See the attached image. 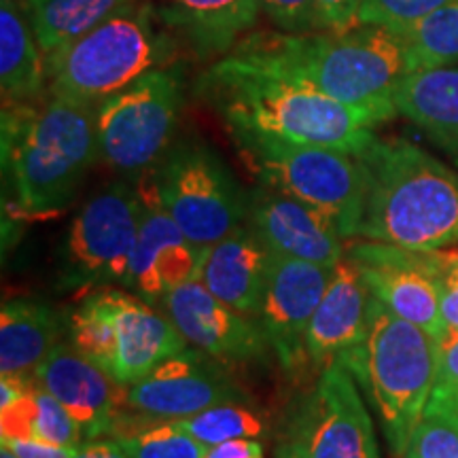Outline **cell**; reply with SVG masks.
<instances>
[{
  "mask_svg": "<svg viewBox=\"0 0 458 458\" xmlns=\"http://www.w3.org/2000/svg\"><path fill=\"white\" fill-rule=\"evenodd\" d=\"M199 89L227 128H242L300 145L360 156L376 140L382 114L329 98L312 85L242 55H225Z\"/></svg>",
  "mask_w": 458,
  "mask_h": 458,
  "instance_id": "1",
  "label": "cell"
},
{
  "mask_svg": "<svg viewBox=\"0 0 458 458\" xmlns=\"http://www.w3.org/2000/svg\"><path fill=\"white\" fill-rule=\"evenodd\" d=\"M232 54L276 68L329 98L368 108L385 119L397 114L394 91L411 72L403 38L382 26H357L348 32L250 34Z\"/></svg>",
  "mask_w": 458,
  "mask_h": 458,
  "instance_id": "2",
  "label": "cell"
},
{
  "mask_svg": "<svg viewBox=\"0 0 458 458\" xmlns=\"http://www.w3.org/2000/svg\"><path fill=\"white\" fill-rule=\"evenodd\" d=\"M96 159L94 105L49 94L43 105L3 106V168L21 216L60 213Z\"/></svg>",
  "mask_w": 458,
  "mask_h": 458,
  "instance_id": "3",
  "label": "cell"
},
{
  "mask_svg": "<svg viewBox=\"0 0 458 458\" xmlns=\"http://www.w3.org/2000/svg\"><path fill=\"white\" fill-rule=\"evenodd\" d=\"M359 236L433 253L458 246V174L408 140H374Z\"/></svg>",
  "mask_w": 458,
  "mask_h": 458,
  "instance_id": "4",
  "label": "cell"
},
{
  "mask_svg": "<svg viewBox=\"0 0 458 458\" xmlns=\"http://www.w3.org/2000/svg\"><path fill=\"white\" fill-rule=\"evenodd\" d=\"M380 418L393 454L403 456L437 385L439 340L369 300L360 340L340 359Z\"/></svg>",
  "mask_w": 458,
  "mask_h": 458,
  "instance_id": "5",
  "label": "cell"
},
{
  "mask_svg": "<svg viewBox=\"0 0 458 458\" xmlns=\"http://www.w3.org/2000/svg\"><path fill=\"white\" fill-rule=\"evenodd\" d=\"M159 20L153 4L134 0L77 41L47 54V91L98 106L165 66L174 45Z\"/></svg>",
  "mask_w": 458,
  "mask_h": 458,
  "instance_id": "6",
  "label": "cell"
},
{
  "mask_svg": "<svg viewBox=\"0 0 458 458\" xmlns=\"http://www.w3.org/2000/svg\"><path fill=\"white\" fill-rule=\"evenodd\" d=\"M238 156L261 185L331 215L348 240L359 236L368 176L357 156L300 145L242 128H227Z\"/></svg>",
  "mask_w": 458,
  "mask_h": 458,
  "instance_id": "7",
  "label": "cell"
},
{
  "mask_svg": "<svg viewBox=\"0 0 458 458\" xmlns=\"http://www.w3.org/2000/svg\"><path fill=\"white\" fill-rule=\"evenodd\" d=\"M182 108L176 68L147 72L96 106L98 153L108 168L136 181L168 156Z\"/></svg>",
  "mask_w": 458,
  "mask_h": 458,
  "instance_id": "8",
  "label": "cell"
},
{
  "mask_svg": "<svg viewBox=\"0 0 458 458\" xmlns=\"http://www.w3.org/2000/svg\"><path fill=\"white\" fill-rule=\"evenodd\" d=\"M274 458H380L374 420L340 360L320 369L314 386L289 411Z\"/></svg>",
  "mask_w": 458,
  "mask_h": 458,
  "instance_id": "9",
  "label": "cell"
},
{
  "mask_svg": "<svg viewBox=\"0 0 458 458\" xmlns=\"http://www.w3.org/2000/svg\"><path fill=\"white\" fill-rule=\"evenodd\" d=\"M139 219L136 185L114 181L94 193L68 229L57 274L62 289L77 293L108 289L111 284L128 289Z\"/></svg>",
  "mask_w": 458,
  "mask_h": 458,
  "instance_id": "10",
  "label": "cell"
},
{
  "mask_svg": "<svg viewBox=\"0 0 458 458\" xmlns=\"http://www.w3.org/2000/svg\"><path fill=\"white\" fill-rule=\"evenodd\" d=\"M153 174L165 210L193 244L210 249L244 223L246 193L202 142L172 147Z\"/></svg>",
  "mask_w": 458,
  "mask_h": 458,
  "instance_id": "11",
  "label": "cell"
},
{
  "mask_svg": "<svg viewBox=\"0 0 458 458\" xmlns=\"http://www.w3.org/2000/svg\"><path fill=\"white\" fill-rule=\"evenodd\" d=\"M346 255L359 267L371 297L439 342L444 340L448 334L442 317L444 266L437 257L363 238L348 240Z\"/></svg>",
  "mask_w": 458,
  "mask_h": 458,
  "instance_id": "12",
  "label": "cell"
},
{
  "mask_svg": "<svg viewBox=\"0 0 458 458\" xmlns=\"http://www.w3.org/2000/svg\"><path fill=\"white\" fill-rule=\"evenodd\" d=\"M134 185L140 199V219L128 289L157 306L176 286L199 278L208 249L193 244L172 219L159 198L153 170L139 176Z\"/></svg>",
  "mask_w": 458,
  "mask_h": 458,
  "instance_id": "13",
  "label": "cell"
},
{
  "mask_svg": "<svg viewBox=\"0 0 458 458\" xmlns=\"http://www.w3.org/2000/svg\"><path fill=\"white\" fill-rule=\"evenodd\" d=\"M227 401H249V394L223 368V360L189 346L125 386V408L151 418L179 420Z\"/></svg>",
  "mask_w": 458,
  "mask_h": 458,
  "instance_id": "14",
  "label": "cell"
},
{
  "mask_svg": "<svg viewBox=\"0 0 458 458\" xmlns=\"http://www.w3.org/2000/svg\"><path fill=\"white\" fill-rule=\"evenodd\" d=\"M331 276L334 267L272 250L259 325L280 368L289 374L310 365L306 351L308 327Z\"/></svg>",
  "mask_w": 458,
  "mask_h": 458,
  "instance_id": "15",
  "label": "cell"
},
{
  "mask_svg": "<svg viewBox=\"0 0 458 458\" xmlns=\"http://www.w3.org/2000/svg\"><path fill=\"white\" fill-rule=\"evenodd\" d=\"M162 306L193 348L223 363H249L267 357L270 344L261 325L210 293L199 278L170 291Z\"/></svg>",
  "mask_w": 458,
  "mask_h": 458,
  "instance_id": "16",
  "label": "cell"
},
{
  "mask_svg": "<svg viewBox=\"0 0 458 458\" xmlns=\"http://www.w3.org/2000/svg\"><path fill=\"white\" fill-rule=\"evenodd\" d=\"M246 221L274 253L325 267H335L346 255L334 216L261 182L246 193Z\"/></svg>",
  "mask_w": 458,
  "mask_h": 458,
  "instance_id": "17",
  "label": "cell"
},
{
  "mask_svg": "<svg viewBox=\"0 0 458 458\" xmlns=\"http://www.w3.org/2000/svg\"><path fill=\"white\" fill-rule=\"evenodd\" d=\"M32 377L64 405L85 439L113 435L128 411L125 386L117 385L72 344H57Z\"/></svg>",
  "mask_w": 458,
  "mask_h": 458,
  "instance_id": "18",
  "label": "cell"
},
{
  "mask_svg": "<svg viewBox=\"0 0 458 458\" xmlns=\"http://www.w3.org/2000/svg\"><path fill=\"white\" fill-rule=\"evenodd\" d=\"M105 297L114 327L111 377L117 385H134L162 360L189 346L168 314L157 312L142 297L117 289H105Z\"/></svg>",
  "mask_w": 458,
  "mask_h": 458,
  "instance_id": "19",
  "label": "cell"
},
{
  "mask_svg": "<svg viewBox=\"0 0 458 458\" xmlns=\"http://www.w3.org/2000/svg\"><path fill=\"white\" fill-rule=\"evenodd\" d=\"M270 261V246L250 223H242L206 250L199 280L221 301L259 323Z\"/></svg>",
  "mask_w": 458,
  "mask_h": 458,
  "instance_id": "20",
  "label": "cell"
},
{
  "mask_svg": "<svg viewBox=\"0 0 458 458\" xmlns=\"http://www.w3.org/2000/svg\"><path fill=\"white\" fill-rule=\"evenodd\" d=\"M371 293L348 255L334 267L327 291L308 327V360L318 371L340 360L360 340L368 323Z\"/></svg>",
  "mask_w": 458,
  "mask_h": 458,
  "instance_id": "21",
  "label": "cell"
},
{
  "mask_svg": "<svg viewBox=\"0 0 458 458\" xmlns=\"http://www.w3.org/2000/svg\"><path fill=\"white\" fill-rule=\"evenodd\" d=\"M165 24L179 30L202 57H225L253 30L261 15L259 0H168Z\"/></svg>",
  "mask_w": 458,
  "mask_h": 458,
  "instance_id": "22",
  "label": "cell"
},
{
  "mask_svg": "<svg viewBox=\"0 0 458 458\" xmlns=\"http://www.w3.org/2000/svg\"><path fill=\"white\" fill-rule=\"evenodd\" d=\"M0 433L3 437L41 439L66 448L85 442L64 405L34 377H0Z\"/></svg>",
  "mask_w": 458,
  "mask_h": 458,
  "instance_id": "23",
  "label": "cell"
},
{
  "mask_svg": "<svg viewBox=\"0 0 458 458\" xmlns=\"http://www.w3.org/2000/svg\"><path fill=\"white\" fill-rule=\"evenodd\" d=\"M394 108L458 159V66L408 72L394 91Z\"/></svg>",
  "mask_w": 458,
  "mask_h": 458,
  "instance_id": "24",
  "label": "cell"
},
{
  "mask_svg": "<svg viewBox=\"0 0 458 458\" xmlns=\"http://www.w3.org/2000/svg\"><path fill=\"white\" fill-rule=\"evenodd\" d=\"M0 88L4 105H32L47 88L45 54L26 0H0Z\"/></svg>",
  "mask_w": 458,
  "mask_h": 458,
  "instance_id": "25",
  "label": "cell"
},
{
  "mask_svg": "<svg viewBox=\"0 0 458 458\" xmlns=\"http://www.w3.org/2000/svg\"><path fill=\"white\" fill-rule=\"evenodd\" d=\"M60 317L34 300H9L0 310V377H32L60 344Z\"/></svg>",
  "mask_w": 458,
  "mask_h": 458,
  "instance_id": "26",
  "label": "cell"
},
{
  "mask_svg": "<svg viewBox=\"0 0 458 458\" xmlns=\"http://www.w3.org/2000/svg\"><path fill=\"white\" fill-rule=\"evenodd\" d=\"M134 0H47L30 9L32 30L45 55L98 28Z\"/></svg>",
  "mask_w": 458,
  "mask_h": 458,
  "instance_id": "27",
  "label": "cell"
},
{
  "mask_svg": "<svg viewBox=\"0 0 458 458\" xmlns=\"http://www.w3.org/2000/svg\"><path fill=\"white\" fill-rule=\"evenodd\" d=\"M113 437L130 458H206L208 445L193 437L174 418L123 414Z\"/></svg>",
  "mask_w": 458,
  "mask_h": 458,
  "instance_id": "28",
  "label": "cell"
},
{
  "mask_svg": "<svg viewBox=\"0 0 458 458\" xmlns=\"http://www.w3.org/2000/svg\"><path fill=\"white\" fill-rule=\"evenodd\" d=\"M408 47L411 72L458 64V0L397 32Z\"/></svg>",
  "mask_w": 458,
  "mask_h": 458,
  "instance_id": "29",
  "label": "cell"
},
{
  "mask_svg": "<svg viewBox=\"0 0 458 458\" xmlns=\"http://www.w3.org/2000/svg\"><path fill=\"white\" fill-rule=\"evenodd\" d=\"M179 422L208 448L233 439H261L270 433L266 416L249 401H227L193 416L179 418Z\"/></svg>",
  "mask_w": 458,
  "mask_h": 458,
  "instance_id": "30",
  "label": "cell"
},
{
  "mask_svg": "<svg viewBox=\"0 0 458 458\" xmlns=\"http://www.w3.org/2000/svg\"><path fill=\"white\" fill-rule=\"evenodd\" d=\"M68 335L71 344L79 352L94 360L111 376L114 359V327L111 312H108L105 289L91 291L79 303L77 310L68 320Z\"/></svg>",
  "mask_w": 458,
  "mask_h": 458,
  "instance_id": "31",
  "label": "cell"
},
{
  "mask_svg": "<svg viewBox=\"0 0 458 458\" xmlns=\"http://www.w3.org/2000/svg\"><path fill=\"white\" fill-rule=\"evenodd\" d=\"M403 458H458V411L437 394L428 399Z\"/></svg>",
  "mask_w": 458,
  "mask_h": 458,
  "instance_id": "32",
  "label": "cell"
},
{
  "mask_svg": "<svg viewBox=\"0 0 458 458\" xmlns=\"http://www.w3.org/2000/svg\"><path fill=\"white\" fill-rule=\"evenodd\" d=\"M454 0H363L359 11L360 26H382L399 32Z\"/></svg>",
  "mask_w": 458,
  "mask_h": 458,
  "instance_id": "33",
  "label": "cell"
},
{
  "mask_svg": "<svg viewBox=\"0 0 458 458\" xmlns=\"http://www.w3.org/2000/svg\"><path fill=\"white\" fill-rule=\"evenodd\" d=\"M261 13L280 32L308 34L325 30L320 21L317 0H259Z\"/></svg>",
  "mask_w": 458,
  "mask_h": 458,
  "instance_id": "34",
  "label": "cell"
},
{
  "mask_svg": "<svg viewBox=\"0 0 458 458\" xmlns=\"http://www.w3.org/2000/svg\"><path fill=\"white\" fill-rule=\"evenodd\" d=\"M363 0H317L323 28L329 32H348L359 24V11Z\"/></svg>",
  "mask_w": 458,
  "mask_h": 458,
  "instance_id": "35",
  "label": "cell"
},
{
  "mask_svg": "<svg viewBox=\"0 0 458 458\" xmlns=\"http://www.w3.org/2000/svg\"><path fill=\"white\" fill-rule=\"evenodd\" d=\"M3 448L13 452L17 458H72L77 448L55 445L41 439H15L3 437Z\"/></svg>",
  "mask_w": 458,
  "mask_h": 458,
  "instance_id": "36",
  "label": "cell"
},
{
  "mask_svg": "<svg viewBox=\"0 0 458 458\" xmlns=\"http://www.w3.org/2000/svg\"><path fill=\"white\" fill-rule=\"evenodd\" d=\"M435 388L439 391L458 388V334H445L439 342V371Z\"/></svg>",
  "mask_w": 458,
  "mask_h": 458,
  "instance_id": "37",
  "label": "cell"
},
{
  "mask_svg": "<svg viewBox=\"0 0 458 458\" xmlns=\"http://www.w3.org/2000/svg\"><path fill=\"white\" fill-rule=\"evenodd\" d=\"M442 317L448 334H458V266H444Z\"/></svg>",
  "mask_w": 458,
  "mask_h": 458,
  "instance_id": "38",
  "label": "cell"
},
{
  "mask_svg": "<svg viewBox=\"0 0 458 458\" xmlns=\"http://www.w3.org/2000/svg\"><path fill=\"white\" fill-rule=\"evenodd\" d=\"M206 458H266L259 439H233L213 445Z\"/></svg>",
  "mask_w": 458,
  "mask_h": 458,
  "instance_id": "39",
  "label": "cell"
},
{
  "mask_svg": "<svg viewBox=\"0 0 458 458\" xmlns=\"http://www.w3.org/2000/svg\"><path fill=\"white\" fill-rule=\"evenodd\" d=\"M72 458H130L122 448V444L114 437H96L85 439L81 445H77Z\"/></svg>",
  "mask_w": 458,
  "mask_h": 458,
  "instance_id": "40",
  "label": "cell"
},
{
  "mask_svg": "<svg viewBox=\"0 0 458 458\" xmlns=\"http://www.w3.org/2000/svg\"><path fill=\"white\" fill-rule=\"evenodd\" d=\"M433 255L437 257V261L442 266H458V246H450V249L433 250Z\"/></svg>",
  "mask_w": 458,
  "mask_h": 458,
  "instance_id": "41",
  "label": "cell"
},
{
  "mask_svg": "<svg viewBox=\"0 0 458 458\" xmlns=\"http://www.w3.org/2000/svg\"><path fill=\"white\" fill-rule=\"evenodd\" d=\"M433 394L442 397L452 410L458 411V388H452V391H439V388H435Z\"/></svg>",
  "mask_w": 458,
  "mask_h": 458,
  "instance_id": "42",
  "label": "cell"
},
{
  "mask_svg": "<svg viewBox=\"0 0 458 458\" xmlns=\"http://www.w3.org/2000/svg\"><path fill=\"white\" fill-rule=\"evenodd\" d=\"M26 3H28V9H37V7H41V4L47 3V0H26Z\"/></svg>",
  "mask_w": 458,
  "mask_h": 458,
  "instance_id": "43",
  "label": "cell"
},
{
  "mask_svg": "<svg viewBox=\"0 0 458 458\" xmlns=\"http://www.w3.org/2000/svg\"><path fill=\"white\" fill-rule=\"evenodd\" d=\"M0 458H17L13 452H9L7 448H0Z\"/></svg>",
  "mask_w": 458,
  "mask_h": 458,
  "instance_id": "44",
  "label": "cell"
}]
</instances>
